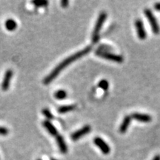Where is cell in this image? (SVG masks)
Instances as JSON below:
<instances>
[{"label": "cell", "mask_w": 160, "mask_h": 160, "mask_svg": "<svg viewBox=\"0 0 160 160\" xmlns=\"http://www.w3.org/2000/svg\"><path fill=\"white\" fill-rule=\"evenodd\" d=\"M92 47L91 46H88L85 49L81 50V51L77 52L74 54L70 56L68 58H66L65 59H64L61 63H59L54 69L50 73L49 75H48L45 79L43 80V83L45 85H49L50 83L53 81V79H56V77L59 74V73L62 71L63 69H65L66 67H68L70 64L73 62L77 60L79 58L84 57V56L87 55L88 53H89L91 51Z\"/></svg>", "instance_id": "6da1fadb"}, {"label": "cell", "mask_w": 160, "mask_h": 160, "mask_svg": "<svg viewBox=\"0 0 160 160\" xmlns=\"http://www.w3.org/2000/svg\"><path fill=\"white\" fill-rule=\"evenodd\" d=\"M106 18H107V13L105 11L101 12L99 13L98 19L97 20V22L93 28V33H92V42L93 44L97 43L99 38V32L102 28L103 24L105 22Z\"/></svg>", "instance_id": "7a4b0ae2"}, {"label": "cell", "mask_w": 160, "mask_h": 160, "mask_svg": "<svg viewBox=\"0 0 160 160\" xmlns=\"http://www.w3.org/2000/svg\"><path fill=\"white\" fill-rule=\"evenodd\" d=\"M95 54L98 56V57L104 58V59L110 60V61L115 62L117 63H122L124 61L123 57L120 55L115 54V53H112L111 52H105V51H101L99 50H97L95 51Z\"/></svg>", "instance_id": "3957f363"}, {"label": "cell", "mask_w": 160, "mask_h": 160, "mask_svg": "<svg viewBox=\"0 0 160 160\" xmlns=\"http://www.w3.org/2000/svg\"><path fill=\"white\" fill-rule=\"evenodd\" d=\"M144 12H145V15L146 18H147V19L148 20L150 25H151L153 33H155V34H158L160 31V28L159 26V24H158L157 20L156 19L155 16L153 15V12L148 8L145 9Z\"/></svg>", "instance_id": "277c9868"}, {"label": "cell", "mask_w": 160, "mask_h": 160, "mask_svg": "<svg viewBox=\"0 0 160 160\" xmlns=\"http://www.w3.org/2000/svg\"><path fill=\"white\" fill-rule=\"evenodd\" d=\"M93 142L98 148L100 149L104 154H108L111 152V148H110V146L105 142L104 140L100 137H96L93 139Z\"/></svg>", "instance_id": "5b68a950"}, {"label": "cell", "mask_w": 160, "mask_h": 160, "mask_svg": "<svg viewBox=\"0 0 160 160\" xmlns=\"http://www.w3.org/2000/svg\"><path fill=\"white\" fill-rule=\"evenodd\" d=\"M135 27L136 29H137L138 37H139L140 39H145L146 37H147V33H146L145 31L143 22L142 21L141 19H137L135 21Z\"/></svg>", "instance_id": "8992f818"}, {"label": "cell", "mask_w": 160, "mask_h": 160, "mask_svg": "<svg viewBox=\"0 0 160 160\" xmlns=\"http://www.w3.org/2000/svg\"><path fill=\"white\" fill-rule=\"evenodd\" d=\"M91 127L90 125H85L83 128H82L81 129L78 130L74 133H73V134L71 135V139L73 140V141H77V140L79 139L80 138H82L83 137V136H85L86 134H88V133H90L91 132Z\"/></svg>", "instance_id": "52a82bcc"}, {"label": "cell", "mask_w": 160, "mask_h": 160, "mask_svg": "<svg viewBox=\"0 0 160 160\" xmlns=\"http://www.w3.org/2000/svg\"><path fill=\"white\" fill-rule=\"evenodd\" d=\"M13 71L11 69H8L5 72V76H4L2 80V89L4 91H6L8 90L10 82H11V79L12 77H13Z\"/></svg>", "instance_id": "ba28073f"}, {"label": "cell", "mask_w": 160, "mask_h": 160, "mask_svg": "<svg viewBox=\"0 0 160 160\" xmlns=\"http://www.w3.org/2000/svg\"><path fill=\"white\" fill-rule=\"evenodd\" d=\"M131 119H133L137 121L141 122H151L152 117L150 115L144 114V113H133L131 116Z\"/></svg>", "instance_id": "9c48e42d"}, {"label": "cell", "mask_w": 160, "mask_h": 160, "mask_svg": "<svg viewBox=\"0 0 160 160\" xmlns=\"http://www.w3.org/2000/svg\"><path fill=\"white\" fill-rule=\"evenodd\" d=\"M56 139H57V142L60 152H61L62 153H64V154H65V153L68 152V147L65 143V139H64V138L62 137V136L57 135Z\"/></svg>", "instance_id": "30bf717a"}, {"label": "cell", "mask_w": 160, "mask_h": 160, "mask_svg": "<svg viewBox=\"0 0 160 160\" xmlns=\"http://www.w3.org/2000/svg\"><path fill=\"white\" fill-rule=\"evenodd\" d=\"M42 125L50 134H51L52 136H57L58 134L57 129L56 128L55 126L53 125L51 122L48 121V120H45V121L42 122Z\"/></svg>", "instance_id": "8fae6325"}, {"label": "cell", "mask_w": 160, "mask_h": 160, "mask_svg": "<svg viewBox=\"0 0 160 160\" xmlns=\"http://www.w3.org/2000/svg\"><path fill=\"white\" fill-rule=\"evenodd\" d=\"M131 116H125L124 117L122 120V122L121 125L119 127V132L121 133H125L126 131H127L128 128L130 123L131 122Z\"/></svg>", "instance_id": "7c38bea8"}, {"label": "cell", "mask_w": 160, "mask_h": 160, "mask_svg": "<svg viewBox=\"0 0 160 160\" xmlns=\"http://www.w3.org/2000/svg\"><path fill=\"white\" fill-rule=\"evenodd\" d=\"M5 26L6 28H7L8 31H15L16 28H17V23L16 22L15 20H13L12 19H9L5 21Z\"/></svg>", "instance_id": "4fadbf2b"}, {"label": "cell", "mask_w": 160, "mask_h": 160, "mask_svg": "<svg viewBox=\"0 0 160 160\" xmlns=\"http://www.w3.org/2000/svg\"><path fill=\"white\" fill-rule=\"evenodd\" d=\"M76 105H62L61 107H59L58 108V112L59 113H68L69 111H72L73 110L76 109Z\"/></svg>", "instance_id": "5bb4252c"}, {"label": "cell", "mask_w": 160, "mask_h": 160, "mask_svg": "<svg viewBox=\"0 0 160 160\" xmlns=\"http://www.w3.org/2000/svg\"><path fill=\"white\" fill-rule=\"evenodd\" d=\"M54 97L57 99H64L67 97V92L64 90H59V91L55 92Z\"/></svg>", "instance_id": "9a60e30c"}, {"label": "cell", "mask_w": 160, "mask_h": 160, "mask_svg": "<svg viewBox=\"0 0 160 160\" xmlns=\"http://www.w3.org/2000/svg\"><path fill=\"white\" fill-rule=\"evenodd\" d=\"M98 86H99V88H100L104 90V91H107L109 87L108 82L106 79L101 80V81L99 82V84H98Z\"/></svg>", "instance_id": "2e32d148"}, {"label": "cell", "mask_w": 160, "mask_h": 160, "mask_svg": "<svg viewBox=\"0 0 160 160\" xmlns=\"http://www.w3.org/2000/svg\"><path fill=\"white\" fill-rule=\"evenodd\" d=\"M32 3L37 7H44L48 4V2L45 1V0H38V1H33Z\"/></svg>", "instance_id": "e0dca14e"}, {"label": "cell", "mask_w": 160, "mask_h": 160, "mask_svg": "<svg viewBox=\"0 0 160 160\" xmlns=\"http://www.w3.org/2000/svg\"><path fill=\"white\" fill-rule=\"evenodd\" d=\"M42 114L45 116L46 117V119H53V116L51 113V111L48 108H44L42 110Z\"/></svg>", "instance_id": "ac0fdd59"}, {"label": "cell", "mask_w": 160, "mask_h": 160, "mask_svg": "<svg viewBox=\"0 0 160 160\" xmlns=\"http://www.w3.org/2000/svg\"><path fill=\"white\" fill-rule=\"evenodd\" d=\"M98 50H99V51H101L109 52V51H111L112 48L111 47H110V46H107L105 45H102L99 46Z\"/></svg>", "instance_id": "d6986e66"}, {"label": "cell", "mask_w": 160, "mask_h": 160, "mask_svg": "<svg viewBox=\"0 0 160 160\" xmlns=\"http://www.w3.org/2000/svg\"><path fill=\"white\" fill-rule=\"evenodd\" d=\"M8 133V129L5 127H0V135H7Z\"/></svg>", "instance_id": "ffe728a7"}, {"label": "cell", "mask_w": 160, "mask_h": 160, "mask_svg": "<svg viewBox=\"0 0 160 160\" xmlns=\"http://www.w3.org/2000/svg\"><path fill=\"white\" fill-rule=\"evenodd\" d=\"M68 4H69V2L68 1V0H62V1L61 2V5L63 8H67L68 5Z\"/></svg>", "instance_id": "44dd1931"}, {"label": "cell", "mask_w": 160, "mask_h": 160, "mask_svg": "<svg viewBox=\"0 0 160 160\" xmlns=\"http://www.w3.org/2000/svg\"><path fill=\"white\" fill-rule=\"evenodd\" d=\"M154 8L157 11H160V2L156 3L154 5Z\"/></svg>", "instance_id": "7402d4cb"}, {"label": "cell", "mask_w": 160, "mask_h": 160, "mask_svg": "<svg viewBox=\"0 0 160 160\" xmlns=\"http://www.w3.org/2000/svg\"><path fill=\"white\" fill-rule=\"evenodd\" d=\"M152 160H160V155L158 154L157 156H155V157H153V159Z\"/></svg>", "instance_id": "603a6c76"}, {"label": "cell", "mask_w": 160, "mask_h": 160, "mask_svg": "<svg viewBox=\"0 0 160 160\" xmlns=\"http://www.w3.org/2000/svg\"><path fill=\"white\" fill-rule=\"evenodd\" d=\"M51 160H57V159H53V158H51Z\"/></svg>", "instance_id": "cb8c5ba5"}, {"label": "cell", "mask_w": 160, "mask_h": 160, "mask_svg": "<svg viewBox=\"0 0 160 160\" xmlns=\"http://www.w3.org/2000/svg\"><path fill=\"white\" fill-rule=\"evenodd\" d=\"M37 160H42V159H37Z\"/></svg>", "instance_id": "d4e9b609"}]
</instances>
